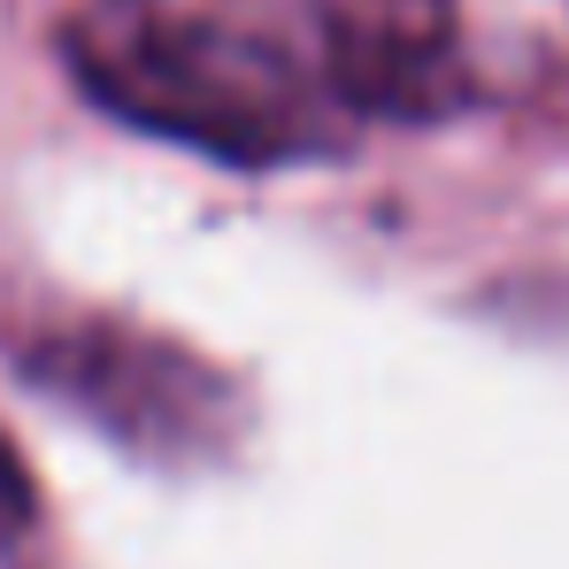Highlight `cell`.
I'll return each instance as SVG.
<instances>
[{
	"label": "cell",
	"mask_w": 569,
	"mask_h": 569,
	"mask_svg": "<svg viewBox=\"0 0 569 569\" xmlns=\"http://www.w3.org/2000/svg\"><path fill=\"white\" fill-rule=\"evenodd\" d=\"M62 54L108 116L223 162H284L323 139V100L300 62L231 16L93 8L62 31Z\"/></svg>",
	"instance_id": "obj_1"
},
{
	"label": "cell",
	"mask_w": 569,
	"mask_h": 569,
	"mask_svg": "<svg viewBox=\"0 0 569 569\" xmlns=\"http://www.w3.org/2000/svg\"><path fill=\"white\" fill-rule=\"evenodd\" d=\"M23 516H31V492H23V470H16V455L0 447V539H8V531H23Z\"/></svg>",
	"instance_id": "obj_3"
},
{
	"label": "cell",
	"mask_w": 569,
	"mask_h": 569,
	"mask_svg": "<svg viewBox=\"0 0 569 569\" xmlns=\"http://www.w3.org/2000/svg\"><path fill=\"white\" fill-rule=\"evenodd\" d=\"M323 86L378 116H447L462 100L455 0H323Z\"/></svg>",
	"instance_id": "obj_2"
}]
</instances>
